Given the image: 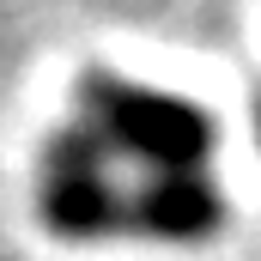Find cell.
<instances>
[{
	"label": "cell",
	"instance_id": "obj_1",
	"mask_svg": "<svg viewBox=\"0 0 261 261\" xmlns=\"http://www.w3.org/2000/svg\"><path fill=\"white\" fill-rule=\"evenodd\" d=\"M79 103H85V128H97V140L116 158L146 164L152 176H206L219 128L200 103L176 97V91H152V85L103 73V67L85 73Z\"/></svg>",
	"mask_w": 261,
	"mask_h": 261
},
{
	"label": "cell",
	"instance_id": "obj_2",
	"mask_svg": "<svg viewBox=\"0 0 261 261\" xmlns=\"http://www.w3.org/2000/svg\"><path fill=\"white\" fill-rule=\"evenodd\" d=\"M128 189L116 182V152L97 140V128L73 122L55 128L37 170V206L55 237H110L128 231Z\"/></svg>",
	"mask_w": 261,
	"mask_h": 261
},
{
	"label": "cell",
	"instance_id": "obj_3",
	"mask_svg": "<svg viewBox=\"0 0 261 261\" xmlns=\"http://www.w3.org/2000/svg\"><path fill=\"white\" fill-rule=\"evenodd\" d=\"M225 219V200L206 176H146L128 200V231L164 243H200Z\"/></svg>",
	"mask_w": 261,
	"mask_h": 261
},
{
	"label": "cell",
	"instance_id": "obj_4",
	"mask_svg": "<svg viewBox=\"0 0 261 261\" xmlns=\"http://www.w3.org/2000/svg\"><path fill=\"white\" fill-rule=\"evenodd\" d=\"M255 134H261V103H255Z\"/></svg>",
	"mask_w": 261,
	"mask_h": 261
}]
</instances>
